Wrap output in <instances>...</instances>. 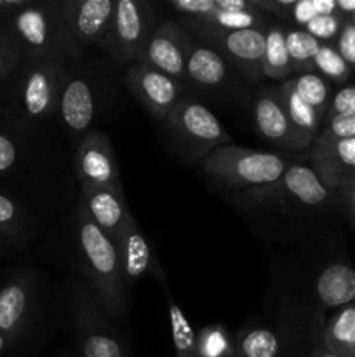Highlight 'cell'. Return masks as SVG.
<instances>
[{
	"label": "cell",
	"instance_id": "6da1fadb",
	"mask_svg": "<svg viewBox=\"0 0 355 357\" xmlns=\"http://www.w3.org/2000/svg\"><path fill=\"white\" fill-rule=\"evenodd\" d=\"M228 202L268 250L312 243L317 223L341 206L340 194L320 180L306 155L274 183L228 194Z\"/></svg>",
	"mask_w": 355,
	"mask_h": 357
},
{
	"label": "cell",
	"instance_id": "7a4b0ae2",
	"mask_svg": "<svg viewBox=\"0 0 355 357\" xmlns=\"http://www.w3.org/2000/svg\"><path fill=\"white\" fill-rule=\"evenodd\" d=\"M122 73V72H120ZM118 94V68L101 52H87L66 63L56 124L70 150L96 131Z\"/></svg>",
	"mask_w": 355,
	"mask_h": 357
},
{
	"label": "cell",
	"instance_id": "3957f363",
	"mask_svg": "<svg viewBox=\"0 0 355 357\" xmlns=\"http://www.w3.org/2000/svg\"><path fill=\"white\" fill-rule=\"evenodd\" d=\"M65 223H68V243L82 282L93 291L108 317L118 323L127 314L129 303L113 241L101 232L79 201L68 213Z\"/></svg>",
	"mask_w": 355,
	"mask_h": 357
},
{
	"label": "cell",
	"instance_id": "277c9868",
	"mask_svg": "<svg viewBox=\"0 0 355 357\" xmlns=\"http://www.w3.org/2000/svg\"><path fill=\"white\" fill-rule=\"evenodd\" d=\"M305 153L268 152L239 145H223L200 160V171L230 194L265 187L277 181Z\"/></svg>",
	"mask_w": 355,
	"mask_h": 357
},
{
	"label": "cell",
	"instance_id": "5b68a950",
	"mask_svg": "<svg viewBox=\"0 0 355 357\" xmlns=\"http://www.w3.org/2000/svg\"><path fill=\"white\" fill-rule=\"evenodd\" d=\"M184 94L223 108H246L253 105L256 89L218 54L190 33L187 49Z\"/></svg>",
	"mask_w": 355,
	"mask_h": 357
},
{
	"label": "cell",
	"instance_id": "8992f818",
	"mask_svg": "<svg viewBox=\"0 0 355 357\" xmlns=\"http://www.w3.org/2000/svg\"><path fill=\"white\" fill-rule=\"evenodd\" d=\"M162 128L167 146L183 164L200 162L214 149L232 143V136L214 112L187 94L164 119Z\"/></svg>",
	"mask_w": 355,
	"mask_h": 357
},
{
	"label": "cell",
	"instance_id": "52a82bcc",
	"mask_svg": "<svg viewBox=\"0 0 355 357\" xmlns=\"http://www.w3.org/2000/svg\"><path fill=\"white\" fill-rule=\"evenodd\" d=\"M68 310L79 357H129L115 321L108 317L82 281H70Z\"/></svg>",
	"mask_w": 355,
	"mask_h": 357
},
{
	"label": "cell",
	"instance_id": "ba28073f",
	"mask_svg": "<svg viewBox=\"0 0 355 357\" xmlns=\"http://www.w3.org/2000/svg\"><path fill=\"white\" fill-rule=\"evenodd\" d=\"M65 59L40 58L24 52L13 73H16L14 82V100H16L17 115L28 122H54L58 117L59 93H61Z\"/></svg>",
	"mask_w": 355,
	"mask_h": 357
},
{
	"label": "cell",
	"instance_id": "9c48e42d",
	"mask_svg": "<svg viewBox=\"0 0 355 357\" xmlns=\"http://www.w3.org/2000/svg\"><path fill=\"white\" fill-rule=\"evenodd\" d=\"M13 31L26 54L65 61H73L84 56L70 35L59 0L28 2L14 13Z\"/></svg>",
	"mask_w": 355,
	"mask_h": 357
},
{
	"label": "cell",
	"instance_id": "30bf717a",
	"mask_svg": "<svg viewBox=\"0 0 355 357\" xmlns=\"http://www.w3.org/2000/svg\"><path fill=\"white\" fill-rule=\"evenodd\" d=\"M157 26V14L148 0H117L110 30L97 52L124 72L139 61Z\"/></svg>",
	"mask_w": 355,
	"mask_h": 357
},
{
	"label": "cell",
	"instance_id": "8fae6325",
	"mask_svg": "<svg viewBox=\"0 0 355 357\" xmlns=\"http://www.w3.org/2000/svg\"><path fill=\"white\" fill-rule=\"evenodd\" d=\"M178 23L197 40L218 52L251 87L258 89L265 82V30H219L191 20H180Z\"/></svg>",
	"mask_w": 355,
	"mask_h": 357
},
{
	"label": "cell",
	"instance_id": "7c38bea8",
	"mask_svg": "<svg viewBox=\"0 0 355 357\" xmlns=\"http://www.w3.org/2000/svg\"><path fill=\"white\" fill-rule=\"evenodd\" d=\"M253 121L256 132L278 152L305 153L312 143L299 135L284 110L278 94V84L263 82L254 93Z\"/></svg>",
	"mask_w": 355,
	"mask_h": 357
},
{
	"label": "cell",
	"instance_id": "4fadbf2b",
	"mask_svg": "<svg viewBox=\"0 0 355 357\" xmlns=\"http://www.w3.org/2000/svg\"><path fill=\"white\" fill-rule=\"evenodd\" d=\"M122 82L159 122H162L184 96V86L180 80L143 63H134L125 68L122 72Z\"/></svg>",
	"mask_w": 355,
	"mask_h": 357
},
{
	"label": "cell",
	"instance_id": "5bb4252c",
	"mask_svg": "<svg viewBox=\"0 0 355 357\" xmlns=\"http://www.w3.org/2000/svg\"><path fill=\"white\" fill-rule=\"evenodd\" d=\"M73 173L79 187H120L122 176L110 136L96 129L72 150Z\"/></svg>",
	"mask_w": 355,
	"mask_h": 357
},
{
	"label": "cell",
	"instance_id": "9a60e30c",
	"mask_svg": "<svg viewBox=\"0 0 355 357\" xmlns=\"http://www.w3.org/2000/svg\"><path fill=\"white\" fill-rule=\"evenodd\" d=\"M113 244L115 250H117L120 274L122 279H124L125 288L129 289L136 286L148 274L153 275L160 282V286L167 284L166 274H164L162 265L157 260L152 243H150V239L141 230L132 211L125 218L124 225H122Z\"/></svg>",
	"mask_w": 355,
	"mask_h": 357
},
{
	"label": "cell",
	"instance_id": "2e32d148",
	"mask_svg": "<svg viewBox=\"0 0 355 357\" xmlns=\"http://www.w3.org/2000/svg\"><path fill=\"white\" fill-rule=\"evenodd\" d=\"M115 2L117 0H59L70 35L84 54L100 51L113 20Z\"/></svg>",
	"mask_w": 355,
	"mask_h": 357
},
{
	"label": "cell",
	"instance_id": "e0dca14e",
	"mask_svg": "<svg viewBox=\"0 0 355 357\" xmlns=\"http://www.w3.org/2000/svg\"><path fill=\"white\" fill-rule=\"evenodd\" d=\"M188 40H190V31L181 26L178 21H162L146 44L138 63L152 66L183 84L184 72H187Z\"/></svg>",
	"mask_w": 355,
	"mask_h": 357
},
{
	"label": "cell",
	"instance_id": "ac0fdd59",
	"mask_svg": "<svg viewBox=\"0 0 355 357\" xmlns=\"http://www.w3.org/2000/svg\"><path fill=\"white\" fill-rule=\"evenodd\" d=\"M306 162L331 190L338 192L355 180V138L336 142L317 138L306 150Z\"/></svg>",
	"mask_w": 355,
	"mask_h": 357
},
{
	"label": "cell",
	"instance_id": "d6986e66",
	"mask_svg": "<svg viewBox=\"0 0 355 357\" xmlns=\"http://www.w3.org/2000/svg\"><path fill=\"white\" fill-rule=\"evenodd\" d=\"M79 202L104 236L117 239L125 218L131 213L120 187H79Z\"/></svg>",
	"mask_w": 355,
	"mask_h": 357
},
{
	"label": "cell",
	"instance_id": "ffe728a7",
	"mask_svg": "<svg viewBox=\"0 0 355 357\" xmlns=\"http://www.w3.org/2000/svg\"><path fill=\"white\" fill-rule=\"evenodd\" d=\"M235 342V357H282L289 345L298 347L296 342L282 330L277 323L275 326L254 324L240 330L233 338Z\"/></svg>",
	"mask_w": 355,
	"mask_h": 357
},
{
	"label": "cell",
	"instance_id": "44dd1931",
	"mask_svg": "<svg viewBox=\"0 0 355 357\" xmlns=\"http://www.w3.org/2000/svg\"><path fill=\"white\" fill-rule=\"evenodd\" d=\"M35 298V279L17 278L0 289V333L17 335L26 323Z\"/></svg>",
	"mask_w": 355,
	"mask_h": 357
},
{
	"label": "cell",
	"instance_id": "7402d4cb",
	"mask_svg": "<svg viewBox=\"0 0 355 357\" xmlns=\"http://www.w3.org/2000/svg\"><path fill=\"white\" fill-rule=\"evenodd\" d=\"M291 24L284 21L270 20L265 28V52H263V75L270 82H284L294 77L291 58L287 51V30Z\"/></svg>",
	"mask_w": 355,
	"mask_h": 357
},
{
	"label": "cell",
	"instance_id": "603a6c76",
	"mask_svg": "<svg viewBox=\"0 0 355 357\" xmlns=\"http://www.w3.org/2000/svg\"><path fill=\"white\" fill-rule=\"evenodd\" d=\"M278 94H281L282 107L287 112L292 126L298 129L299 135L305 136L313 145V142L319 138L324 128L322 115L299 98V94L294 89V84H292V77L284 82H278Z\"/></svg>",
	"mask_w": 355,
	"mask_h": 357
},
{
	"label": "cell",
	"instance_id": "cb8c5ba5",
	"mask_svg": "<svg viewBox=\"0 0 355 357\" xmlns=\"http://www.w3.org/2000/svg\"><path fill=\"white\" fill-rule=\"evenodd\" d=\"M0 230L17 243L37 237L40 222L30 208L7 194H0Z\"/></svg>",
	"mask_w": 355,
	"mask_h": 357
},
{
	"label": "cell",
	"instance_id": "d4e9b609",
	"mask_svg": "<svg viewBox=\"0 0 355 357\" xmlns=\"http://www.w3.org/2000/svg\"><path fill=\"white\" fill-rule=\"evenodd\" d=\"M322 344L334 354L355 357V307L340 310L331 319H326Z\"/></svg>",
	"mask_w": 355,
	"mask_h": 357
},
{
	"label": "cell",
	"instance_id": "484cf974",
	"mask_svg": "<svg viewBox=\"0 0 355 357\" xmlns=\"http://www.w3.org/2000/svg\"><path fill=\"white\" fill-rule=\"evenodd\" d=\"M271 17L258 13V10H233L223 9L219 0H212V6L205 16L198 23L211 24V26L219 28V30H265L270 23Z\"/></svg>",
	"mask_w": 355,
	"mask_h": 357
},
{
	"label": "cell",
	"instance_id": "4316f807",
	"mask_svg": "<svg viewBox=\"0 0 355 357\" xmlns=\"http://www.w3.org/2000/svg\"><path fill=\"white\" fill-rule=\"evenodd\" d=\"M166 295L167 310H169L171 335H173L174 357H197V333L191 328L190 319L181 309L180 302L173 296L167 284L162 286Z\"/></svg>",
	"mask_w": 355,
	"mask_h": 357
},
{
	"label": "cell",
	"instance_id": "83f0119b",
	"mask_svg": "<svg viewBox=\"0 0 355 357\" xmlns=\"http://www.w3.org/2000/svg\"><path fill=\"white\" fill-rule=\"evenodd\" d=\"M292 84H294V89L299 94V98L326 119L334 94L329 80L324 79L317 72H308L292 77Z\"/></svg>",
	"mask_w": 355,
	"mask_h": 357
},
{
	"label": "cell",
	"instance_id": "f1b7e54d",
	"mask_svg": "<svg viewBox=\"0 0 355 357\" xmlns=\"http://www.w3.org/2000/svg\"><path fill=\"white\" fill-rule=\"evenodd\" d=\"M320 45H322V42L317 40V38L313 37V35H310L306 30L296 28L292 26V24L289 26L287 51L292 63V68H294V75H298V73L315 72L313 59H315Z\"/></svg>",
	"mask_w": 355,
	"mask_h": 357
},
{
	"label": "cell",
	"instance_id": "f546056e",
	"mask_svg": "<svg viewBox=\"0 0 355 357\" xmlns=\"http://www.w3.org/2000/svg\"><path fill=\"white\" fill-rule=\"evenodd\" d=\"M197 357H235L233 337L219 324L202 328L197 333Z\"/></svg>",
	"mask_w": 355,
	"mask_h": 357
},
{
	"label": "cell",
	"instance_id": "4dcf8cb0",
	"mask_svg": "<svg viewBox=\"0 0 355 357\" xmlns=\"http://www.w3.org/2000/svg\"><path fill=\"white\" fill-rule=\"evenodd\" d=\"M313 65H315V72L322 75L324 79L329 80V82L345 84L352 75V68L341 58L336 47L331 44L320 45L319 52H317L315 59H313Z\"/></svg>",
	"mask_w": 355,
	"mask_h": 357
},
{
	"label": "cell",
	"instance_id": "1f68e13d",
	"mask_svg": "<svg viewBox=\"0 0 355 357\" xmlns=\"http://www.w3.org/2000/svg\"><path fill=\"white\" fill-rule=\"evenodd\" d=\"M343 23L345 20L340 13L326 14V16L313 17L303 30L308 31L310 35H313V37L319 42H322V44H329L331 38L338 37Z\"/></svg>",
	"mask_w": 355,
	"mask_h": 357
},
{
	"label": "cell",
	"instance_id": "d6a6232c",
	"mask_svg": "<svg viewBox=\"0 0 355 357\" xmlns=\"http://www.w3.org/2000/svg\"><path fill=\"white\" fill-rule=\"evenodd\" d=\"M348 115H355V84H347L333 94L324 124L336 117H348Z\"/></svg>",
	"mask_w": 355,
	"mask_h": 357
},
{
	"label": "cell",
	"instance_id": "836d02e7",
	"mask_svg": "<svg viewBox=\"0 0 355 357\" xmlns=\"http://www.w3.org/2000/svg\"><path fill=\"white\" fill-rule=\"evenodd\" d=\"M350 138H355V115L336 117L333 121L326 122L319 135V139H324V142H336V139Z\"/></svg>",
	"mask_w": 355,
	"mask_h": 357
},
{
	"label": "cell",
	"instance_id": "e575fe53",
	"mask_svg": "<svg viewBox=\"0 0 355 357\" xmlns=\"http://www.w3.org/2000/svg\"><path fill=\"white\" fill-rule=\"evenodd\" d=\"M336 51L347 61V65L352 70H355V23L352 20L345 21L340 33H338Z\"/></svg>",
	"mask_w": 355,
	"mask_h": 357
},
{
	"label": "cell",
	"instance_id": "d590c367",
	"mask_svg": "<svg viewBox=\"0 0 355 357\" xmlns=\"http://www.w3.org/2000/svg\"><path fill=\"white\" fill-rule=\"evenodd\" d=\"M317 16H319V14H317L313 0H299V2L294 3V7H292L291 10V21H294L292 26L305 28L306 24Z\"/></svg>",
	"mask_w": 355,
	"mask_h": 357
},
{
	"label": "cell",
	"instance_id": "8d00e7d4",
	"mask_svg": "<svg viewBox=\"0 0 355 357\" xmlns=\"http://www.w3.org/2000/svg\"><path fill=\"white\" fill-rule=\"evenodd\" d=\"M338 194H340L341 208L347 213L348 220H350L352 225H354L355 229V180L347 183L345 187H341L340 190H338Z\"/></svg>",
	"mask_w": 355,
	"mask_h": 357
},
{
	"label": "cell",
	"instance_id": "74e56055",
	"mask_svg": "<svg viewBox=\"0 0 355 357\" xmlns=\"http://www.w3.org/2000/svg\"><path fill=\"white\" fill-rule=\"evenodd\" d=\"M298 357H341V356H338V354H334V352L327 351V349L324 347L322 342H319V344L312 345V347H306V351Z\"/></svg>",
	"mask_w": 355,
	"mask_h": 357
},
{
	"label": "cell",
	"instance_id": "f35d334b",
	"mask_svg": "<svg viewBox=\"0 0 355 357\" xmlns=\"http://www.w3.org/2000/svg\"><path fill=\"white\" fill-rule=\"evenodd\" d=\"M336 9L340 14H355V2L340 0V2H336Z\"/></svg>",
	"mask_w": 355,
	"mask_h": 357
},
{
	"label": "cell",
	"instance_id": "ab89813d",
	"mask_svg": "<svg viewBox=\"0 0 355 357\" xmlns=\"http://www.w3.org/2000/svg\"><path fill=\"white\" fill-rule=\"evenodd\" d=\"M10 337H13V335L0 333V354L3 352V349H7V345H9V342H10Z\"/></svg>",
	"mask_w": 355,
	"mask_h": 357
},
{
	"label": "cell",
	"instance_id": "60d3db41",
	"mask_svg": "<svg viewBox=\"0 0 355 357\" xmlns=\"http://www.w3.org/2000/svg\"><path fill=\"white\" fill-rule=\"evenodd\" d=\"M354 23H355V14H354Z\"/></svg>",
	"mask_w": 355,
	"mask_h": 357
}]
</instances>
